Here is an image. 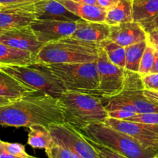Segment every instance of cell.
I'll list each match as a JSON object with an SVG mask.
<instances>
[{"instance_id":"cell-1","label":"cell","mask_w":158,"mask_h":158,"mask_svg":"<svg viewBox=\"0 0 158 158\" xmlns=\"http://www.w3.org/2000/svg\"><path fill=\"white\" fill-rule=\"evenodd\" d=\"M65 122L59 99L41 91H33L0 105V125L29 127Z\"/></svg>"},{"instance_id":"cell-2","label":"cell","mask_w":158,"mask_h":158,"mask_svg":"<svg viewBox=\"0 0 158 158\" xmlns=\"http://www.w3.org/2000/svg\"><path fill=\"white\" fill-rule=\"evenodd\" d=\"M59 101L65 122L79 131L92 124L103 123L109 118L100 96L66 91Z\"/></svg>"},{"instance_id":"cell-3","label":"cell","mask_w":158,"mask_h":158,"mask_svg":"<svg viewBox=\"0 0 158 158\" xmlns=\"http://www.w3.org/2000/svg\"><path fill=\"white\" fill-rule=\"evenodd\" d=\"M99 45L73 37L45 44L34 62L51 64L89 63L97 60Z\"/></svg>"},{"instance_id":"cell-4","label":"cell","mask_w":158,"mask_h":158,"mask_svg":"<svg viewBox=\"0 0 158 158\" xmlns=\"http://www.w3.org/2000/svg\"><path fill=\"white\" fill-rule=\"evenodd\" d=\"M0 70L13 77L25 86L46 93L55 99H59L66 91L63 82L46 64L32 62L26 65L0 64Z\"/></svg>"},{"instance_id":"cell-5","label":"cell","mask_w":158,"mask_h":158,"mask_svg":"<svg viewBox=\"0 0 158 158\" xmlns=\"http://www.w3.org/2000/svg\"><path fill=\"white\" fill-rule=\"evenodd\" d=\"M80 132L94 142L109 147L128 158H153L157 153L144 147L129 135L105 123L92 124Z\"/></svg>"},{"instance_id":"cell-6","label":"cell","mask_w":158,"mask_h":158,"mask_svg":"<svg viewBox=\"0 0 158 158\" xmlns=\"http://www.w3.org/2000/svg\"><path fill=\"white\" fill-rule=\"evenodd\" d=\"M51 71L60 79L66 91L100 96L97 60L89 63L51 64Z\"/></svg>"},{"instance_id":"cell-7","label":"cell","mask_w":158,"mask_h":158,"mask_svg":"<svg viewBox=\"0 0 158 158\" xmlns=\"http://www.w3.org/2000/svg\"><path fill=\"white\" fill-rule=\"evenodd\" d=\"M142 88H123L119 94L110 97H101L107 112L123 109L139 113H158V102L151 100L143 94Z\"/></svg>"},{"instance_id":"cell-8","label":"cell","mask_w":158,"mask_h":158,"mask_svg":"<svg viewBox=\"0 0 158 158\" xmlns=\"http://www.w3.org/2000/svg\"><path fill=\"white\" fill-rule=\"evenodd\" d=\"M56 145L68 149L80 158H99L94 147L78 129L67 122L49 125Z\"/></svg>"},{"instance_id":"cell-9","label":"cell","mask_w":158,"mask_h":158,"mask_svg":"<svg viewBox=\"0 0 158 158\" xmlns=\"http://www.w3.org/2000/svg\"><path fill=\"white\" fill-rule=\"evenodd\" d=\"M99 76V91L101 97H110L123 90L125 68L113 64L103 48L99 46L97 60Z\"/></svg>"},{"instance_id":"cell-10","label":"cell","mask_w":158,"mask_h":158,"mask_svg":"<svg viewBox=\"0 0 158 158\" xmlns=\"http://www.w3.org/2000/svg\"><path fill=\"white\" fill-rule=\"evenodd\" d=\"M103 123L135 139L146 148L158 153V124H144L108 118Z\"/></svg>"},{"instance_id":"cell-11","label":"cell","mask_w":158,"mask_h":158,"mask_svg":"<svg viewBox=\"0 0 158 158\" xmlns=\"http://www.w3.org/2000/svg\"><path fill=\"white\" fill-rule=\"evenodd\" d=\"M80 20L74 22L35 20L30 26L38 40L43 44L69 37L75 33Z\"/></svg>"},{"instance_id":"cell-12","label":"cell","mask_w":158,"mask_h":158,"mask_svg":"<svg viewBox=\"0 0 158 158\" xmlns=\"http://www.w3.org/2000/svg\"><path fill=\"white\" fill-rule=\"evenodd\" d=\"M33 3L0 7V31L6 32L30 26L36 20Z\"/></svg>"},{"instance_id":"cell-13","label":"cell","mask_w":158,"mask_h":158,"mask_svg":"<svg viewBox=\"0 0 158 158\" xmlns=\"http://www.w3.org/2000/svg\"><path fill=\"white\" fill-rule=\"evenodd\" d=\"M0 43L31 53L34 57L44 46L38 40L30 26L4 32L0 36Z\"/></svg>"},{"instance_id":"cell-14","label":"cell","mask_w":158,"mask_h":158,"mask_svg":"<svg viewBox=\"0 0 158 158\" xmlns=\"http://www.w3.org/2000/svg\"><path fill=\"white\" fill-rule=\"evenodd\" d=\"M109 39L123 47H127L148 40V33L140 23L133 21L110 26Z\"/></svg>"},{"instance_id":"cell-15","label":"cell","mask_w":158,"mask_h":158,"mask_svg":"<svg viewBox=\"0 0 158 158\" xmlns=\"http://www.w3.org/2000/svg\"><path fill=\"white\" fill-rule=\"evenodd\" d=\"M36 20L74 22L81 20L57 0H40L33 3Z\"/></svg>"},{"instance_id":"cell-16","label":"cell","mask_w":158,"mask_h":158,"mask_svg":"<svg viewBox=\"0 0 158 158\" xmlns=\"http://www.w3.org/2000/svg\"><path fill=\"white\" fill-rule=\"evenodd\" d=\"M110 33V26L106 23L88 22L80 20L77 30L71 37L83 41L99 43L107 40Z\"/></svg>"},{"instance_id":"cell-17","label":"cell","mask_w":158,"mask_h":158,"mask_svg":"<svg viewBox=\"0 0 158 158\" xmlns=\"http://www.w3.org/2000/svg\"><path fill=\"white\" fill-rule=\"evenodd\" d=\"M73 14L88 22L105 23L106 11L97 5H86L76 2L73 0H57Z\"/></svg>"},{"instance_id":"cell-18","label":"cell","mask_w":158,"mask_h":158,"mask_svg":"<svg viewBox=\"0 0 158 158\" xmlns=\"http://www.w3.org/2000/svg\"><path fill=\"white\" fill-rule=\"evenodd\" d=\"M33 91H37L25 86L13 77L0 70V98L13 101Z\"/></svg>"},{"instance_id":"cell-19","label":"cell","mask_w":158,"mask_h":158,"mask_svg":"<svg viewBox=\"0 0 158 158\" xmlns=\"http://www.w3.org/2000/svg\"><path fill=\"white\" fill-rule=\"evenodd\" d=\"M28 144L34 149H43L46 153L56 145L49 127L43 125H32L29 127Z\"/></svg>"},{"instance_id":"cell-20","label":"cell","mask_w":158,"mask_h":158,"mask_svg":"<svg viewBox=\"0 0 158 158\" xmlns=\"http://www.w3.org/2000/svg\"><path fill=\"white\" fill-rule=\"evenodd\" d=\"M158 15V0H133L134 22L146 24Z\"/></svg>"},{"instance_id":"cell-21","label":"cell","mask_w":158,"mask_h":158,"mask_svg":"<svg viewBox=\"0 0 158 158\" xmlns=\"http://www.w3.org/2000/svg\"><path fill=\"white\" fill-rule=\"evenodd\" d=\"M34 60L35 57L31 53L0 43V64L26 65L32 63Z\"/></svg>"},{"instance_id":"cell-22","label":"cell","mask_w":158,"mask_h":158,"mask_svg":"<svg viewBox=\"0 0 158 158\" xmlns=\"http://www.w3.org/2000/svg\"><path fill=\"white\" fill-rule=\"evenodd\" d=\"M133 21V0H120L117 6L106 12L105 19V23L109 26Z\"/></svg>"},{"instance_id":"cell-23","label":"cell","mask_w":158,"mask_h":158,"mask_svg":"<svg viewBox=\"0 0 158 158\" xmlns=\"http://www.w3.org/2000/svg\"><path fill=\"white\" fill-rule=\"evenodd\" d=\"M148 40H145L125 47L126 48L125 69L134 72H139L142 57L148 46Z\"/></svg>"},{"instance_id":"cell-24","label":"cell","mask_w":158,"mask_h":158,"mask_svg":"<svg viewBox=\"0 0 158 158\" xmlns=\"http://www.w3.org/2000/svg\"><path fill=\"white\" fill-rule=\"evenodd\" d=\"M98 45L104 50L108 58L113 64L120 68H125L126 48L117 44L110 39L100 42Z\"/></svg>"},{"instance_id":"cell-25","label":"cell","mask_w":158,"mask_h":158,"mask_svg":"<svg viewBox=\"0 0 158 158\" xmlns=\"http://www.w3.org/2000/svg\"><path fill=\"white\" fill-rule=\"evenodd\" d=\"M156 60V53L154 46L148 43L146 49H145L143 55L142 57L141 62H140L139 74L141 77L147 75L151 72L153 67Z\"/></svg>"},{"instance_id":"cell-26","label":"cell","mask_w":158,"mask_h":158,"mask_svg":"<svg viewBox=\"0 0 158 158\" xmlns=\"http://www.w3.org/2000/svg\"><path fill=\"white\" fill-rule=\"evenodd\" d=\"M82 134H83V133H82ZM83 136H84L85 139H86V140L94 147V149H95L96 151H97V154H98L99 158H128L127 157V156L119 153L118 152L109 148V147H105V146L102 145V144L94 142V141H93L92 139L87 138L86 136H84V135H83Z\"/></svg>"},{"instance_id":"cell-27","label":"cell","mask_w":158,"mask_h":158,"mask_svg":"<svg viewBox=\"0 0 158 158\" xmlns=\"http://www.w3.org/2000/svg\"><path fill=\"white\" fill-rule=\"evenodd\" d=\"M1 143L6 149V151H8L12 155L21 158H27L28 156H29V155L26 152L25 147L22 144L16 143H12L5 142L2 140H1Z\"/></svg>"},{"instance_id":"cell-28","label":"cell","mask_w":158,"mask_h":158,"mask_svg":"<svg viewBox=\"0 0 158 158\" xmlns=\"http://www.w3.org/2000/svg\"><path fill=\"white\" fill-rule=\"evenodd\" d=\"M48 158H80L73 152L60 146L55 145L53 148L46 153Z\"/></svg>"},{"instance_id":"cell-29","label":"cell","mask_w":158,"mask_h":158,"mask_svg":"<svg viewBox=\"0 0 158 158\" xmlns=\"http://www.w3.org/2000/svg\"><path fill=\"white\" fill-rule=\"evenodd\" d=\"M126 120L139 123L158 124V113H139Z\"/></svg>"},{"instance_id":"cell-30","label":"cell","mask_w":158,"mask_h":158,"mask_svg":"<svg viewBox=\"0 0 158 158\" xmlns=\"http://www.w3.org/2000/svg\"><path fill=\"white\" fill-rule=\"evenodd\" d=\"M144 89L158 91V73H150L142 77Z\"/></svg>"},{"instance_id":"cell-31","label":"cell","mask_w":158,"mask_h":158,"mask_svg":"<svg viewBox=\"0 0 158 158\" xmlns=\"http://www.w3.org/2000/svg\"><path fill=\"white\" fill-rule=\"evenodd\" d=\"M135 114L136 113L132 112L127 111V110L123 109H117L108 112L109 118L119 119V120H126V119L134 116Z\"/></svg>"},{"instance_id":"cell-32","label":"cell","mask_w":158,"mask_h":158,"mask_svg":"<svg viewBox=\"0 0 158 158\" xmlns=\"http://www.w3.org/2000/svg\"><path fill=\"white\" fill-rule=\"evenodd\" d=\"M120 0H97V6L107 12L117 6Z\"/></svg>"},{"instance_id":"cell-33","label":"cell","mask_w":158,"mask_h":158,"mask_svg":"<svg viewBox=\"0 0 158 158\" xmlns=\"http://www.w3.org/2000/svg\"><path fill=\"white\" fill-rule=\"evenodd\" d=\"M40 0H0V6H19V5L32 3Z\"/></svg>"},{"instance_id":"cell-34","label":"cell","mask_w":158,"mask_h":158,"mask_svg":"<svg viewBox=\"0 0 158 158\" xmlns=\"http://www.w3.org/2000/svg\"><path fill=\"white\" fill-rule=\"evenodd\" d=\"M143 26V29L146 31L147 33L152 31L158 30V15L155 17L153 20H151L149 23H146V24L141 25Z\"/></svg>"},{"instance_id":"cell-35","label":"cell","mask_w":158,"mask_h":158,"mask_svg":"<svg viewBox=\"0 0 158 158\" xmlns=\"http://www.w3.org/2000/svg\"><path fill=\"white\" fill-rule=\"evenodd\" d=\"M148 41L152 45H158V30L148 33Z\"/></svg>"},{"instance_id":"cell-36","label":"cell","mask_w":158,"mask_h":158,"mask_svg":"<svg viewBox=\"0 0 158 158\" xmlns=\"http://www.w3.org/2000/svg\"><path fill=\"white\" fill-rule=\"evenodd\" d=\"M143 94L147 98L151 100L158 102V91H151V90H143Z\"/></svg>"},{"instance_id":"cell-37","label":"cell","mask_w":158,"mask_h":158,"mask_svg":"<svg viewBox=\"0 0 158 158\" xmlns=\"http://www.w3.org/2000/svg\"><path fill=\"white\" fill-rule=\"evenodd\" d=\"M0 158H21L15 156L14 155H12L9 152L6 151V149L3 147V146L1 143V139H0Z\"/></svg>"},{"instance_id":"cell-38","label":"cell","mask_w":158,"mask_h":158,"mask_svg":"<svg viewBox=\"0 0 158 158\" xmlns=\"http://www.w3.org/2000/svg\"><path fill=\"white\" fill-rule=\"evenodd\" d=\"M78 3L86 5H97V0H73Z\"/></svg>"},{"instance_id":"cell-39","label":"cell","mask_w":158,"mask_h":158,"mask_svg":"<svg viewBox=\"0 0 158 158\" xmlns=\"http://www.w3.org/2000/svg\"><path fill=\"white\" fill-rule=\"evenodd\" d=\"M151 73H158V55H156L155 63H154V65L153 67L152 70H151Z\"/></svg>"},{"instance_id":"cell-40","label":"cell","mask_w":158,"mask_h":158,"mask_svg":"<svg viewBox=\"0 0 158 158\" xmlns=\"http://www.w3.org/2000/svg\"><path fill=\"white\" fill-rule=\"evenodd\" d=\"M10 102H12V100H9V99H4V98H0V105H6V104H8Z\"/></svg>"},{"instance_id":"cell-41","label":"cell","mask_w":158,"mask_h":158,"mask_svg":"<svg viewBox=\"0 0 158 158\" xmlns=\"http://www.w3.org/2000/svg\"><path fill=\"white\" fill-rule=\"evenodd\" d=\"M152 45V44H151ZM154 46V50H155V53H156V55H158V45H152Z\"/></svg>"},{"instance_id":"cell-42","label":"cell","mask_w":158,"mask_h":158,"mask_svg":"<svg viewBox=\"0 0 158 158\" xmlns=\"http://www.w3.org/2000/svg\"><path fill=\"white\" fill-rule=\"evenodd\" d=\"M27 158H37V157H35V156H30V155H29V156H28Z\"/></svg>"},{"instance_id":"cell-43","label":"cell","mask_w":158,"mask_h":158,"mask_svg":"<svg viewBox=\"0 0 158 158\" xmlns=\"http://www.w3.org/2000/svg\"><path fill=\"white\" fill-rule=\"evenodd\" d=\"M153 158H158V153H157V154H156L155 155V156H154V157H153Z\"/></svg>"},{"instance_id":"cell-44","label":"cell","mask_w":158,"mask_h":158,"mask_svg":"<svg viewBox=\"0 0 158 158\" xmlns=\"http://www.w3.org/2000/svg\"><path fill=\"white\" fill-rule=\"evenodd\" d=\"M4 33V32H2V31H0V36H1V35H2V33Z\"/></svg>"},{"instance_id":"cell-45","label":"cell","mask_w":158,"mask_h":158,"mask_svg":"<svg viewBox=\"0 0 158 158\" xmlns=\"http://www.w3.org/2000/svg\"><path fill=\"white\" fill-rule=\"evenodd\" d=\"M0 7H1V6H0Z\"/></svg>"}]
</instances>
